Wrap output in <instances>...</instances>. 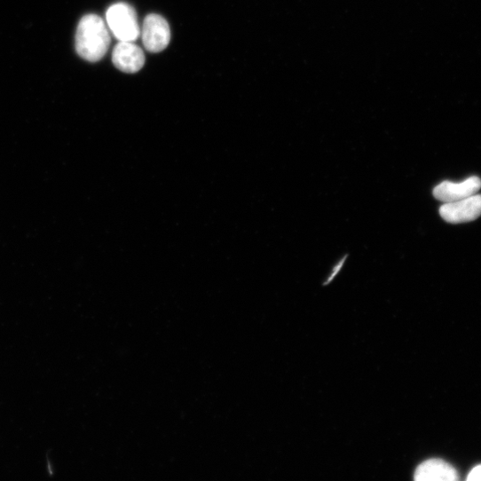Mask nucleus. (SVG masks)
Returning a JSON list of instances; mask_svg holds the SVG:
<instances>
[{
  "label": "nucleus",
  "instance_id": "f257e3e1",
  "mask_svg": "<svg viewBox=\"0 0 481 481\" xmlns=\"http://www.w3.org/2000/svg\"><path fill=\"white\" fill-rule=\"evenodd\" d=\"M111 43L109 31L104 20L96 15L85 16L80 22L75 46L83 59L98 62L106 54Z\"/></svg>",
  "mask_w": 481,
  "mask_h": 481
},
{
  "label": "nucleus",
  "instance_id": "f03ea898",
  "mask_svg": "<svg viewBox=\"0 0 481 481\" xmlns=\"http://www.w3.org/2000/svg\"><path fill=\"white\" fill-rule=\"evenodd\" d=\"M106 21L114 35L120 42L134 43L140 35L135 11L125 4L113 5L106 13Z\"/></svg>",
  "mask_w": 481,
  "mask_h": 481
},
{
  "label": "nucleus",
  "instance_id": "7ed1b4c3",
  "mask_svg": "<svg viewBox=\"0 0 481 481\" xmlns=\"http://www.w3.org/2000/svg\"><path fill=\"white\" fill-rule=\"evenodd\" d=\"M441 217L451 224L470 222L481 216V194L444 203L439 209Z\"/></svg>",
  "mask_w": 481,
  "mask_h": 481
},
{
  "label": "nucleus",
  "instance_id": "20e7f679",
  "mask_svg": "<svg viewBox=\"0 0 481 481\" xmlns=\"http://www.w3.org/2000/svg\"><path fill=\"white\" fill-rule=\"evenodd\" d=\"M141 34L143 44L151 53L162 52L170 42V29L168 22L156 14H151L146 18Z\"/></svg>",
  "mask_w": 481,
  "mask_h": 481
},
{
  "label": "nucleus",
  "instance_id": "39448f33",
  "mask_svg": "<svg viewBox=\"0 0 481 481\" xmlns=\"http://www.w3.org/2000/svg\"><path fill=\"white\" fill-rule=\"evenodd\" d=\"M481 188V179L470 177L460 183L444 181L433 190L434 197L446 203L456 201L476 194Z\"/></svg>",
  "mask_w": 481,
  "mask_h": 481
},
{
  "label": "nucleus",
  "instance_id": "423d86ee",
  "mask_svg": "<svg viewBox=\"0 0 481 481\" xmlns=\"http://www.w3.org/2000/svg\"><path fill=\"white\" fill-rule=\"evenodd\" d=\"M143 51L132 42H120L114 50L113 62L120 71L135 74L145 65Z\"/></svg>",
  "mask_w": 481,
  "mask_h": 481
},
{
  "label": "nucleus",
  "instance_id": "0eeeda50",
  "mask_svg": "<svg viewBox=\"0 0 481 481\" xmlns=\"http://www.w3.org/2000/svg\"><path fill=\"white\" fill-rule=\"evenodd\" d=\"M414 478L417 481H454L458 479V473L448 462L430 459L418 466Z\"/></svg>",
  "mask_w": 481,
  "mask_h": 481
},
{
  "label": "nucleus",
  "instance_id": "6e6552de",
  "mask_svg": "<svg viewBox=\"0 0 481 481\" xmlns=\"http://www.w3.org/2000/svg\"><path fill=\"white\" fill-rule=\"evenodd\" d=\"M469 481H480L481 480V465H477L473 468L467 477Z\"/></svg>",
  "mask_w": 481,
  "mask_h": 481
},
{
  "label": "nucleus",
  "instance_id": "1a4fd4ad",
  "mask_svg": "<svg viewBox=\"0 0 481 481\" xmlns=\"http://www.w3.org/2000/svg\"><path fill=\"white\" fill-rule=\"evenodd\" d=\"M345 260H346V257L343 260H342V262H340L338 264V265L335 268L330 279L327 280V283H330L335 279V277L338 274V272L343 268V264L345 263Z\"/></svg>",
  "mask_w": 481,
  "mask_h": 481
}]
</instances>
